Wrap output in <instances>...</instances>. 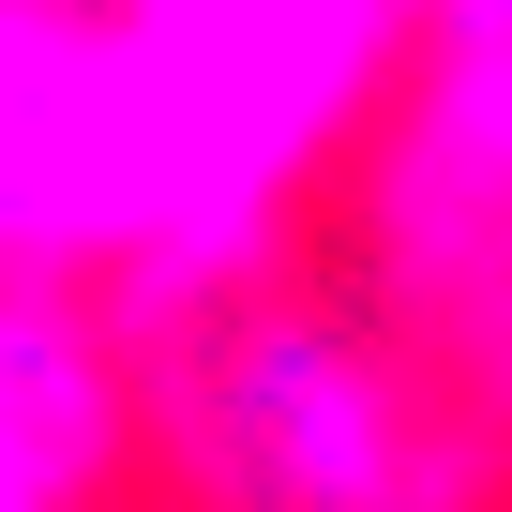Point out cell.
<instances>
[{
    "label": "cell",
    "instance_id": "obj_3",
    "mask_svg": "<svg viewBox=\"0 0 512 512\" xmlns=\"http://www.w3.org/2000/svg\"><path fill=\"white\" fill-rule=\"evenodd\" d=\"M362 256L392 332L512 437V61L422 46L362 181Z\"/></svg>",
    "mask_w": 512,
    "mask_h": 512
},
{
    "label": "cell",
    "instance_id": "obj_1",
    "mask_svg": "<svg viewBox=\"0 0 512 512\" xmlns=\"http://www.w3.org/2000/svg\"><path fill=\"white\" fill-rule=\"evenodd\" d=\"M136 347V452L181 512H497L512 437L407 362V332L317 302L272 256L106 287Z\"/></svg>",
    "mask_w": 512,
    "mask_h": 512
},
{
    "label": "cell",
    "instance_id": "obj_2",
    "mask_svg": "<svg viewBox=\"0 0 512 512\" xmlns=\"http://www.w3.org/2000/svg\"><path fill=\"white\" fill-rule=\"evenodd\" d=\"M106 16L136 46L151 121H166V241L136 272H106V287L272 256L302 181L422 61V0H106Z\"/></svg>",
    "mask_w": 512,
    "mask_h": 512
},
{
    "label": "cell",
    "instance_id": "obj_5",
    "mask_svg": "<svg viewBox=\"0 0 512 512\" xmlns=\"http://www.w3.org/2000/svg\"><path fill=\"white\" fill-rule=\"evenodd\" d=\"M136 467V347L106 287L0 272V512H91Z\"/></svg>",
    "mask_w": 512,
    "mask_h": 512
},
{
    "label": "cell",
    "instance_id": "obj_6",
    "mask_svg": "<svg viewBox=\"0 0 512 512\" xmlns=\"http://www.w3.org/2000/svg\"><path fill=\"white\" fill-rule=\"evenodd\" d=\"M422 46H452V61H512V0H422Z\"/></svg>",
    "mask_w": 512,
    "mask_h": 512
},
{
    "label": "cell",
    "instance_id": "obj_4",
    "mask_svg": "<svg viewBox=\"0 0 512 512\" xmlns=\"http://www.w3.org/2000/svg\"><path fill=\"white\" fill-rule=\"evenodd\" d=\"M166 241V121L106 0H0V272H136Z\"/></svg>",
    "mask_w": 512,
    "mask_h": 512
}]
</instances>
